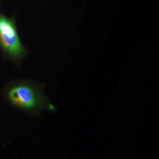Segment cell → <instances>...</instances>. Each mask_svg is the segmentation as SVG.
<instances>
[{
    "label": "cell",
    "instance_id": "1",
    "mask_svg": "<svg viewBox=\"0 0 159 159\" xmlns=\"http://www.w3.org/2000/svg\"><path fill=\"white\" fill-rule=\"evenodd\" d=\"M7 95L12 104L30 113L38 114L44 109H54L39 85L30 83L18 84L11 88Z\"/></svg>",
    "mask_w": 159,
    "mask_h": 159
},
{
    "label": "cell",
    "instance_id": "2",
    "mask_svg": "<svg viewBox=\"0 0 159 159\" xmlns=\"http://www.w3.org/2000/svg\"><path fill=\"white\" fill-rule=\"evenodd\" d=\"M0 44L4 50L12 57H22L26 52L14 23L2 15H0Z\"/></svg>",
    "mask_w": 159,
    "mask_h": 159
}]
</instances>
